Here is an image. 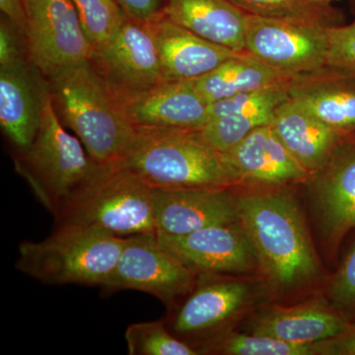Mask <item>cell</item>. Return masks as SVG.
<instances>
[{
    "mask_svg": "<svg viewBox=\"0 0 355 355\" xmlns=\"http://www.w3.org/2000/svg\"><path fill=\"white\" fill-rule=\"evenodd\" d=\"M239 222L268 286L288 294L321 275L319 260L295 196L277 187L238 196Z\"/></svg>",
    "mask_w": 355,
    "mask_h": 355,
    "instance_id": "cell-1",
    "label": "cell"
},
{
    "mask_svg": "<svg viewBox=\"0 0 355 355\" xmlns=\"http://www.w3.org/2000/svg\"><path fill=\"white\" fill-rule=\"evenodd\" d=\"M118 166L153 189L232 188L242 184L200 128L135 127Z\"/></svg>",
    "mask_w": 355,
    "mask_h": 355,
    "instance_id": "cell-2",
    "label": "cell"
},
{
    "mask_svg": "<svg viewBox=\"0 0 355 355\" xmlns=\"http://www.w3.org/2000/svg\"><path fill=\"white\" fill-rule=\"evenodd\" d=\"M58 116L73 130L98 166L118 165L135 127L116 91L90 60L46 77Z\"/></svg>",
    "mask_w": 355,
    "mask_h": 355,
    "instance_id": "cell-3",
    "label": "cell"
},
{
    "mask_svg": "<svg viewBox=\"0 0 355 355\" xmlns=\"http://www.w3.org/2000/svg\"><path fill=\"white\" fill-rule=\"evenodd\" d=\"M55 219L58 225L99 229L118 237L156 234L154 189L120 166H97Z\"/></svg>",
    "mask_w": 355,
    "mask_h": 355,
    "instance_id": "cell-4",
    "label": "cell"
},
{
    "mask_svg": "<svg viewBox=\"0 0 355 355\" xmlns=\"http://www.w3.org/2000/svg\"><path fill=\"white\" fill-rule=\"evenodd\" d=\"M125 237L99 229L57 225L41 241L19 245L16 268L46 284L104 286L114 272Z\"/></svg>",
    "mask_w": 355,
    "mask_h": 355,
    "instance_id": "cell-5",
    "label": "cell"
},
{
    "mask_svg": "<svg viewBox=\"0 0 355 355\" xmlns=\"http://www.w3.org/2000/svg\"><path fill=\"white\" fill-rule=\"evenodd\" d=\"M97 166L80 139L65 130L46 84L38 133L31 146L16 159V170L55 217Z\"/></svg>",
    "mask_w": 355,
    "mask_h": 355,
    "instance_id": "cell-6",
    "label": "cell"
},
{
    "mask_svg": "<svg viewBox=\"0 0 355 355\" xmlns=\"http://www.w3.org/2000/svg\"><path fill=\"white\" fill-rule=\"evenodd\" d=\"M328 27L248 14L244 51L280 73L303 76L326 67Z\"/></svg>",
    "mask_w": 355,
    "mask_h": 355,
    "instance_id": "cell-7",
    "label": "cell"
},
{
    "mask_svg": "<svg viewBox=\"0 0 355 355\" xmlns=\"http://www.w3.org/2000/svg\"><path fill=\"white\" fill-rule=\"evenodd\" d=\"M27 58L44 78L90 60L93 46L71 0H26Z\"/></svg>",
    "mask_w": 355,
    "mask_h": 355,
    "instance_id": "cell-8",
    "label": "cell"
},
{
    "mask_svg": "<svg viewBox=\"0 0 355 355\" xmlns=\"http://www.w3.org/2000/svg\"><path fill=\"white\" fill-rule=\"evenodd\" d=\"M197 275L170 253L156 234H137L125 237L118 263L103 286L146 292L171 306L193 291Z\"/></svg>",
    "mask_w": 355,
    "mask_h": 355,
    "instance_id": "cell-9",
    "label": "cell"
},
{
    "mask_svg": "<svg viewBox=\"0 0 355 355\" xmlns=\"http://www.w3.org/2000/svg\"><path fill=\"white\" fill-rule=\"evenodd\" d=\"M305 183L324 246L335 253L343 238L355 229V132L340 142Z\"/></svg>",
    "mask_w": 355,
    "mask_h": 355,
    "instance_id": "cell-10",
    "label": "cell"
},
{
    "mask_svg": "<svg viewBox=\"0 0 355 355\" xmlns=\"http://www.w3.org/2000/svg\"><path fill=\"white\" fill-rule=\"evenodd\" d=\"M90 62L119 91L139 92L164 81L150 28L127 13L111 39L93 50Z\"/></svg>",
    "mask_w": 355,
    "mask_h": 355,
    "instance_id": "cell-11",
    "label": "cell"
},
{
    "mask_svg": "<svg viewBox=\"0 0 355 355\" xmlns=\"http://www.w3.org/2000/svg\"><path fill=\"white\" fill-rule=\"evenodd\" d=\"M156 236L170 253L197 273L241 275L258 266L253 246L240 222L184 235Z\"/></svg>",
    "mask_w": 355,
    "mask_h": 355,
    "instance_id": "cell-12",
    "label": "cell"
},
{
    "mask_svg": "<svg viewBox=\"0 0 355 355\" xmlns=\"http://www.w3.org/2000/svg\"><path fill=\"white\" fill-rule=\"evenodd\" d=\"M157 233L184 235L239 222L238 195L230 188L154 189Z\"/></svg>",
    "mask_w": 355,
    "mask_h": 355,
    "instance_id": "cell-13",
    "label": "cell"
},
{
    "mask_svg": "<svg viewBox=\"0 0 355 355\" xmlns=\"http://www.w3.org/2000/svg\"><path fill=\"white\" fill-rule=\"evenodd\" d=\"M114 91L133 127L200 128L209 121V105L193 80L162 81L139 92Z\"/></svg>",
    "mask_w": 355,
    "mask_h": 355,
    "instance_id": "cell-14",
    "label": "cell"
},
{
    "mask_svg": "<svg viewBox=\"0 0 355 355\" xmlns=\"http://www.w3.org/2000/svg\"><path fill=\"white\" fill-rule=\"evenodd\" d=\"M46 86L43 74L28 60L0 67V125L20 153L38 133Z\"/></svg>",
    "mask_w": 355,
    "mask_h": 355,
    "instance_id": "cell-15",
    "label": "cell"
},
{
    "mask_svg": "<svg viewBox=\"0 0 355 355\" xmlns=\"http://www.w3.org/2000/svg\"><path fill=\"white\" fill-rule=\"evenodd\" d=\"M147 24L157 44L164 81L195 80L240 53L198 36L162 12Z\"/></svg>",
    "mask_w": 355,
    "mask_h": 355,
    "instance_id": "cell-16",
    "label": "cell"
},
{
    "mask_svg": "<svg viewBox=\"0 0 355 355\" xmlns=\"http://www.w3.org/2000/svg\"><path fill=\"white\" fill-rule=\"evenodd\" d=\"M190 297L180 308L174 331L180 335H200L219 328L241 312L253 298L249 282L198 273Z\"/></svg>",
    "mask_w": 355,
    "mask_h": 355,
    "instance_id": "cell-17",
    "label": "cell"
},
{
    "mask_svg": "<svg viewBox=\"0 0 355 355\" xmlns=\"http://www.w3.org/2000/svg\"><path fill=\"white\" fill-rule=\"evenodd\" d=\"M223 154L243 184L282 187L305 183L310 176L287 150L270 125L256 128Z\"/></svg>",
    "mask_w": 355,
    "mask_h": 355,
    "instance_id": "cell-18",
    "label": "cell"
},
{
    "mask_svg": "<svg viewBox=\"0 0 355 355\" xmlns=\"http://www.w3.org/2000/svg\"><path fill=\"white\" fill-rule=\"evenodd\" d=\"M288 95L334 130L355 132V72L326 65L296 76Z\"/></svg>",
    "mask_w": 355,
    "mask_h": 355,
    "instance_id": "cell-19",
    "label": "cell"
},
{
    "mask_svg": "<svg viewBox=\"0 0 355 355\" xmlns=\"http://www.w3.org/2000/svg\"><path fill=\"white\" fill-rule=\"evenodd\" d=\"M350 323L322 301L261 311L250 322L254 335L272 336L296 345H313L340 335Z\"/></svg>",
    "mask_w": 355,
    "mask_h": 355,
    "instance_id": "cell-20",
    "label": "cell"
},
{
    "mask_svg": "<svg viewBox=\"0 0 355 355\" xmlns=\"http://www.w3.org/2000/svg\"><path fill=\"white\" fill-rule=\"evenodd\" d=\"M270 125L309 174L321 168L349 135L334 130L291 98L275 110Z\"/></svg>",
    "mask_w": 355,
    "mask_h": 355,
    "instance_id": "cell-21",
    "label": "cell"
},
{
    "mask_svg": "<svg viewBox=\"0 0 355 355\" xmlns=\"http://www.w3.org/2000/svg\"><path fill=\"white\" fill-rule=\"evenodd\" d=\"M161 12L212 43L244 51L248 14L229 0H163Z\"/></svg>",
    "mask_w": 355,
    "mask_h": 355,
    "instance_id": "cell-22",
    "label": "cell"
},
{
    "mask_svg": "<svg viewBox=\"0 0 355 355\" xmlns=\"http://www.w3.org/2000/svg\"><path fill=\"white\" fill-rule=\"evenodd\" d=\"M294 78L266 67L243 51L193 83L200 97L209 105L243 93L288 87Z\"/></svg>",
    "mask_w": 355,
    "mask_h": 355,
    "instance_id": "cell-23",
    "label": "cell"
},
{
    "mask_svg": "<svg viewBox=\"0 0 355 355\" xmlns=\"http://www.w3.org/2000/svg\"><path fill=\"white\" fill-rule=\"evenodd\" d=\"M275 110L235 112L209 120L200 130L210 146L219 153H225L256 128L270 125Z\"/></svg>",
    "mask_w": 355,
    "mask_h": 355,
    "instance_id": "cell-24",
    "label": "cell"
},
{
    "mask_svg": "<svg viewBox=\"0 0 355 355\" xmlns=\"http://www.w3.org/2000/svg\"><path fill=\"white\" fill-rule=\"evenodd\" d=\"M250 15L280 19L314 21L327 26H335L338 11L330 4L318 3L313 0H229Z\"/></svg>",
    "mask_w": 355,
    "mask_h": 355,
    "instance_id": "cell-25",
    "label": "cell"
},
{
    "mask_svg": "<svg viewBox=\"0 0 355 355\" xmlns=\"http://www.w3.org/2000/svg\"><path fill=\"white\" fill-rule=\"evenodd\" d=\"M130 355H197L202 352L178 340L162 321L140 322L128 327L125 333Z\"/></svg>",
    "mask_w": 355,
    "mask_h": 355,
    "instance_id": "cell-26",
    "label": "cell"
},
{
    "mask_svg": "<svg viewBox=\"0 0 355 355\" xmlns=\"http://www.w3.org/2000/svg\"><path fill=\"white\" fill-rule=\"evenodd\" d=\"M93 50L113 36L125 11L116 0H71Z\"/></svg>",
    "mask_w": 355,
    "mask_h": 355,
    "instance_id": "cell-27",
    "label": "cell"
},
{
    "mask_svg": "<svg viewBox=\"0 0 355 355\" xmlns=\"http://www.w3.org/2000/svg\"><path fill=\"white\" fill-rule=\"evenodd\" d=\"M216 352L229 355H316L313 345H296L272 336L231 334L214 343Z\"/></svg>",
    "mask_w": 355,
    "mask_h": 355,
    "instance_id": "cell-28",
    "label": "cell"
},
{
    "mask_svg": "<svg viewBox=\"0 0 355 355\" xmlns=\"http://www.w3.org/2000/svg\"><path fill=\"white\" fill-rule=\"evenodd\" d=\"M327 65L355 72V19L349 25L328 27Z\"/></svg>",
    "mask_w": 355,
    "mask_h": 355,
    "instance_id": "cell-29",
    "label": "cell"
},
{
    "mask_svg": "<svg viewBox=\"0 0 355 355\" xmlns=\"http://www.w3.org/2000/svg\"><path fill=\"white\" fill-rule=\"evenodd\" d=\"M328 294L336 309L355 311V243L331 280Z\"/></svg>",
    "mask_w": 355,
    "mask_h": 355,
    "instance_id": "cell-30",
    "label": "cell"
},
{
    "mask_svg": "<svg viewBox=\"0 0 355 355\" xmlns=\"http://www.w3.org/2000/svg\"><path fill=\"white\" fill-rule=\"evenodd\" d=\"M28 60L25 38L6 17L0 23V67Z\"/></svg>",
    "mask_w": 355,
    "mask_h": 355,
    "instance_id": "cell-31",
    "label": "cell"
},
{
    "mask_svg": "<svg viewBox=\"0 0 355 355\" xmlns=\"http://www.w3.org/2000/svg\"><path fill=\"white\" fill-rule=\"evenodd\" d=\"M315 354L321 355H355V324L340 335L314 343Z\"/></svg>",
    "mask_w": 355,
    "mask_h": 355,
    "instance_id": "cell-32",
    "label": "cell"
},
{
    "mask_svg": "<svg viewBox=\"0 0 355 355\" xmlns=\"http://www.w3.org/2000/svg\"><path fill=\"white\" fill-rule=\"evenodd\" d=\"M121 8L130 17L148 23L161 13L163 3L162 0H116Z\"/></svg>",
    "mask_w": 355,
    "mask_h": 355,
    "instance_id": "cell-33",
    "label": "cell"
},
{
    "mask_svg": "<svg viewBox=\"0 0 355 355\" xmlns=\"http://www.w3.org/2000/svg\"><path fill=\"white\" fill-rule=\"evenodd\" d=\"M0 9L4 17L10 21L11 24L25 38L26 0H0Z\"/></svg>",
    "mask_w": 355,
    "mask_h": 355,
    "instance_id": "cell-34",
    "label": "cell"
},
{
    "mask_svg": "<svg viewBox=\"0 0 355 355\" xmlns=\"http://www.w3.org/2000/svg\"><path fill=\"white\" fill-rule=\"evenodd\" d=\"M313 1L318 2V3L330 4L331 0H313Z\"/></svg>",
    "mask_w": 355,
    "mask_h": 355,
    "instance_id": "cell-35",
    "label": "cell"
}]
</instances>
